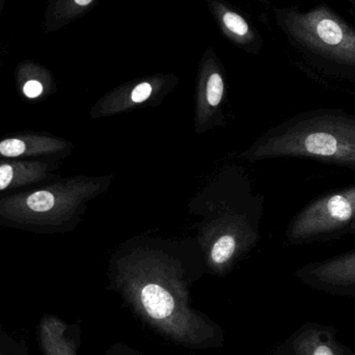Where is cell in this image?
Returning <instances> with one entry per match:
<instances>
[{"instance_id": "obj_1", "label": "cell", "mask_w": 355, "mask_h": 355, "mask_svg": "<svg viewBox=\"0 0 355 355\" xmlns=\"http://www.w3.org/2000/svg\"><path fill=\"white\" fill-rule=\"evenodd\" d=\"M284 24L311 67L325 76L355 81V27L327 3L289 10Z\"/></svg>"}, {"instance_id": "obj_2", "label": "cell", "mask_w": 355, "mask_h": 355, "mask_svg": "<svg viewBox=\"0 0 355 355\" xmlns=\"http://www.w3.org/2000/svg\"><path fill=\"white\" fill-rule=\"evenodd\" d=\"M277 149L355 172V114L339 108L304 112L283 129Z\"/></svg>"}, {"instance_id": "obj_3", "label": "cell", "mask_w": 355, "mask_h": 355, "mask_svg": "<svg viewBox=\"0 0 355 355\" xmlns=\"http://www.w3.org/2000/svg\"><path fill=\"white\" fill-rule=\"evenodd\" d=\"M355 215V184L327 192L304 207L290 225V241L312 244L348 235Z\"/></svg>"}, {"instance_id": "obj_4", "label": "cell", "mask_w": 355, "mask_h": 355, "mask_svg": "<svg viewBox=\"0 0 355 355\" xmlns=\"http://www.w3.org/2000/svg\"><path fill=\"white\" fill-rule=\"evenodd\" d=\"M43 355H78L79 333L55 316H45L37 327Z\"/></svg>"}, {"instance_id": "obj_5", "label": "cell", "mask_w": 355, "mask_h": 355, "mask_svg": "<svg viewBox=\"0 0 355 355\" xmlns=\"http://www.w3.org/2000/svg\"><path fill=\"white\" fill-rule=\"evenodd\" d=\"M304 275L327 285H355V250L312 263L304 269Z\"/></svg>"}, {"instance_id": "obj_6", "label": "cell", "mask_w": 355, "mask_h": 355, "mask_svg": "<svg viewBox=\"0 0 355 355\" xmlns=\"http://www.w3.org/2000/svg\"><path fill=\"white\" fill-rule=\"evenodd\" d=\"M235 252V239L231 236H223L213 246L211 257L213 262L223 264L230 260Z\"/></svg>"}, {"instance_id": "obj_7", "label": "cell", "mask_w": 355, "mask_h": 355, "mask_svg": "<svg viewBox=\"0 0 355 355\" xmlns=\"http://www.w3.org/2000/svg\"><path fill=\"white\" fill-rule=\"evenodd\" d=\"M27 206L35 212H46L51 210L55 205V198L49 191H37L31 194L26 200Z\"/></svg>"}, {"instance_id": "obj_8", "label": "cell", "mask_w": 355, "mask_h": 355, "mask_svg": "<svg viewBox=\"0 0 355 355\" xmlns=\"http://www.w3.org/2000/svg\"><path fill=\"white\" fill-rule=\"evenodd\" d=\"M223 94V81L220 75L214 73L211 75L207 85V100L212 106L218 105Z\"/></svg>"}, {"instance_id": "obj_9", "label": "cell", "mask_w": 355, "mask_h": 355, "mask_svg": "<svg viewBox=\"0 0 355 355\" xmlns=\"http://www.w3.org/2000/svg\"><path fill=\"white\" fill-rule=\"evenodd\" d=\"M223 23L225 26L235 33V35L243 37V35H248V23L245 22L243 18L239 15L236 14L233 12H227L223 15Z\"/></svg>"}, {"instance_id": "obj_10", "label": "cell", "mask_w": 355, "mask_h": 355, "mask_svg": "<svg viewBox=\"0 0 355 355\" xmlns=\"http://www.w3.org/2000/svg\"><path fill=\"white\" fill-rule=\"evenodd\" d=\"M26 146L20 139H10L0 143V154L6 157H17L22 155Z\"/></svg>"}, {"instance_id": "obj_11", "label": "cell", "mask_w": 355, "mask_h": 355, "mask_svg": "<svg viewBox=\"0 0 355 355\" xmlns=\"http://www.w3.org/2000/svg\"><path fill=\"white\" fill-rule=\"evenodd\" d=\"M152 93V87L149 83H144L137 85L131 94V99L135 103H141L150 97Z\"/></svg>"}, {"instance_id": "obj_12", "label": "cell", "mask_w": 355, "mask_h": 355, "mask_svg": "<svg viewBox=\"0 0 355 355\" xmlns=\"http://www.w3.org/2000/svg\"><path fill=\"white\" fill-rule=\"evenodd\" d=\"M104 355H144L139 350L125 345V344H114L106 350Z\"/></svg>"}, {"instance_id": "obj_13", "label": "cell", "mask_w": 355, "mask_h": 355, "mask_svg": "<svg viewBox=\"0 0 355 355\" xmlns=\"http://www.w3.org/2000/svg\"><path fill=\"white\" fill-rule=\"evenodd\" d=\"M23 93L27 98H37L43 93V85L37 80H28L23 87Z\"/></svg>"}, {"instance_id": "obj_14", "label": "cell", "mask_w": 355, "mask_h": 355, "mask_svg": "<svg viewBox=\"0 0 355 355\" xmlns=\"http://www.w3.org/2000/svg\"><path fill=\"white\" fill-rule=\"evenodd\" d=\"M14 170L12 166L3 164L0 166V190L6 189L12 183Z\"/></svg>"}, {"instance_id": "obj_15", "label": "cell", "mask_w": 355, "mask_h": 355, "mask_svg": "<svg viewBox=\"0 0 355 355\" xmlns=\"http://www.w3.org/2000/svg\"><path fill=\"white\" fill-rule=\"evenodd\" d=\"M314 355H334L331 350L329 349L327 346H320L317 348L316 352H314Z\"/></svg>"}, {"instance_id": "obj_16", "label": "cell", "mask_w": 355, "mask_h": 355, "mask_svg": "<svg viewBox=\"0 0 355 355\" xmlns=\"http://www.w3.org/2000/svg\"><path fill=\"white\" fill-rule=\"evenodd\" d=\"M73 1L78 6H87L89 4L92 3L93 0H73Z\"/></svg>"}, {"instance_id": "obj_17", "label": "cell", "mask_w": 355, "mask_h": 355, "mask_svg": "<svg viewBox=\"0 0 355 355\" xmlns=\"http://www.w3.org/2000/svg\"><path fill=\"white\" fill-rule=\"evenodd\" d=\"M348 235H355V215L354 221H352V225H350L349 231H348Z\"/></svg>"}, {"instance_id": "obj_18", "label": "cell", "mask_w": 355, "mask_h": 355, "mask_svg": "<svg viewBox=\"0 0 355 355\" xmlns=\"http://www.w3.org/2000/svg\"><path fill=\"white\" fill-rule=\"evenodd\" d=\"M348 2H349L350 6H352V10L355 12V0H348Z\"/></svg>"}, {"instance_id": "obj_19", "label": "cell", "mask_w": 355, "mask_h": 355, "mask_svg": "<svg viewBox=\"0 0 355 355\" xmlns=\"http://www.w3.org/2000/svg\"><path fill=\"white\" fill-rule=\"evenodd\" d=\"M6 0H0V15H1L2 8H3V4Z\"/></svg>"}, {"instance_id": "obj_20", "label": "cell", "mask_w": 355, "mask_h": 355, "mask_svg": "<svg viewBox=\"0 0 355 355\" xmlns=\"http://www.w3.org/2000/svg\"><path fill=\"white\" fill-rule=\"evenodd\" d=\"M0 355H3V352H2L1 344H0Z\"/></svg>"}, {"instance_id": "obj_21", "label": "cell", "mask_w": 355, "mask_h": 355, "mask_svg": "<svg viewBox=\"0 0 355 355\" xmlns=\"http://www.w3.org/2000/svg\"><path fill=\"white\" fill-rule=\"evenodd\" d=\"M12 355H20V354H19L18 352H15V354Z\"/></svg>"}]
</instances>
